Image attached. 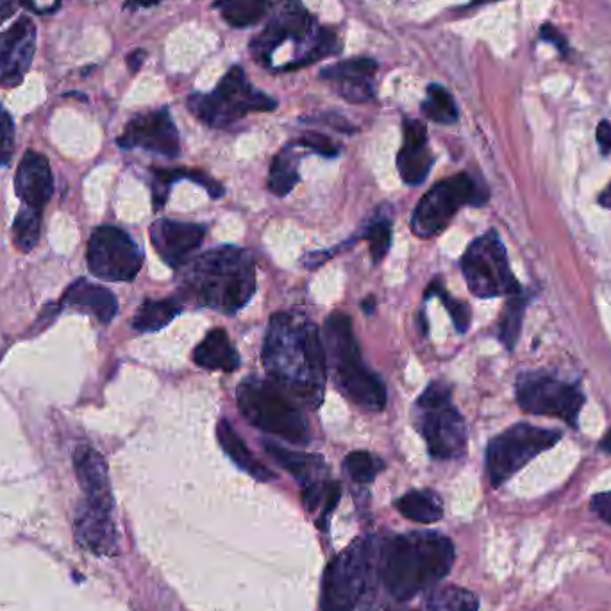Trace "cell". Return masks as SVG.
Listing matches in <instances>:
<instances>
[{
  "mask_svg": "<svg viewBox=\"0 0 611 611\" xmlns=\"http://www.w3.org/2000/svg\"><path fill=\"white\" fill-rule=\"evenodd\" d=\"M526 308H528V295L524 292L511 295L506 302V308L499 322V340L508 351H513L517 347Z\"/></svg>",
  "mask_w": 611,
  "mask_h": 611,
  "instance_id": "30",
  "label": "cell"
},
{
  "mask_svg": "<svg viewBox=\"0 0 611 611\" xmlns=\"http://www.w3.org/2000/svg\"><path fill=\"white\" fill-rule=\"evenodd\" d=\"M61 304L90 313L102 324H109L118 311L117 297L106 288L93 285L86 279H77L74 285L68 286Z\"/></svg>",
  "mask_w": 611,
  "mask_h": 611,
  "instance_id": "22",
  "label": "cell"
},
{
  "mask_svg": "<svg viewBox=\"0 0 611 611\" xmlns=\"http://www.w3.org/2000/svg\"><path fill=\"white\" fill-rule=\"evenodd\" d=\"M488 188L469 174H458L440 181L420 199L411 217V229L419 238H431L449 226L463 206H483Z\"/></svg>",
  "mask_w": 611,
  "mask_h": 611,
  "instance_id": "12",
  "label": "cell"
},
{
  "mask_svg": "<svg viewBox=\"0 0 611 611\" xmlns=\"http://www.w3.org/2000/svg\"><path fill=\"white\" fill-rule=\"evenodd\" d=\"M256 292L251 252L217 247L193 261L183 274V293L202 308L235 315Z\"/></svg>",
  "mask_w": 611,
  "mask_h": 611,
  "instance_id": "3",
  "label": "cell"
},
{
  "mask_svg": "<svg viewBox=\"0 0 611 611\" xmlns=\"http://www.w3.org/2000/svg\"><path fill=\"white\" fill-rule=\"evenodd\" d=\"M451 397L449 386L433 383L417 401L420 433L436 460H456L467 449V426L460 411L452 406Z\"/></svg>",
  "mask_w": 611,
  "mask_h": 611,
  "instance_id": "9",
  "label": "cell"
},
{
  "mask_svg": "<svg viewBox=\"0 0 611 611\" xmlns=\"http://www.w3.org/2000/svg\"><path fill=\"white\" fill-rule=\"evenodd\" d=\"M88 268L104 281H133L142 270L143 252L126 231L113 226L93 231L88 252Z\"/></svg>",
  "mask_w": 611,
  "mask_h": 611,
  "instance_id": "13",
  "label": "cell"
},
{
  "mask_svg": "<svg viewBox=\"0 0 611 611\" xmlns=\"http://www.w3.org/2000/svg\"><path fill=\"white\" fill-rule=\"evenodd\" d=\"M36 51V26L27 17L0 33V86L15 88L22 84L33 65Z\"/></svg>",
  "mask_w": 611,
  "mask_h": 611,
  "instance_id": "16",
  "label": "cell"
},
{
  "mask_svg": "<svg viewBox=\"0 0 611 611\" xmlns=\"http://www.w3.org/2000/svg\"><path fill=\"white\" fill-rule=\"evenodd\" d=\"M15 190L24 206L43 211L54 192L51 165L43 154L27 151L18 165Z\"/></svg>",
  "mask_w": 611,
  "mask_h": 611,
  "instance_id": "21",
  "label": "cell"
},
{
  "mask_svg": "<svg viewBox=\"0 0 611 611\" xmlns=\"http://www.w3.org/2000/svg\"><path fill=\"white\" fill-rule=\"evenodd\" d=\"M599 449L603 452H608L611 454V429L603 436V440L599 442Z\"/></svg>",
  "mask_w": 611,
  "mask_h": 611,
  "instance_id": "50",
  "label": "cell"
},
{
  "mask_svg": "<svg viewBox=\"0 0 611 611\" xmlns=\"http://www.w3.org/2000/svg\"><path fill=\"white\" fill-rule=\"evenodd\" d=\"M390 611H415V610H390Z\"/></svg>",
  "mask_w": 611,
  "mask_h": 611,
  "instance_id": "52",
  "label": "cell"
},
{
  "mask_svg": "<svg viewBox=\"0 0 611 611\" xmlns=\"http://www.w3.org/2000/svg\"><path fill=\"white\" fill-rule=\"evenodd\" d=\"M326 361L342 394L365 410L385 408L386 390L381 379L361 360L352 322L344 313H333L326 322Z\"/></svg>",
  "mask_w": 611,
  "mask_h": 611,
  "instance_id": "4",
  "label": "cell"
},
{
  "mask_svg": "<svg viewBox=\"0 0 611 611\" xmlns=\"http://www.w3.org/2000/svg\"><path fill=\"white\" fill-rule=\"evenodd\" d=\"M15 149V124L8 109L0 104V165H8Z\"/></svg>",
  "mask_w": 611,
  "mask_h": 611,
  "instance_id": "39",
  "label": "cell"
},
{
  "mask_svg": "<svg viewBox=\"0 0 611 611\" xmlns=\"http://www.w3.org/2000/svg\"><path fill=\"white\" fill-rule=\"evenodd\" d=\"M395 508L401 511L406 519L419 524H435L444 517L442 499L431 490L408 492L395 503Z\"/></svg>",
  "mask_w": 611,
  "mask_h": 611,
  "instance_id": "26",
  "label": "cell"
},
{
  "mask_svg": "<svg viewBox=\"0 0 611 611\" xmlns=\"http://www.w3.org/2000/svg\"><path fill=\"white\" fill-rule=\"evenodd\" d=\"M263 445L268 456L277 461L283 469L288 470L293 478L301 483L302 488L322 483V476L326 474V465L317 454L288 451L272 442H265Z\"/></svg>",
  "mask_w": 611,
  "mask_h": 611,
  "instance_id": "24",
  "label": "cell"
},
{
  "mask_svg": "<svg viewBox=\"0 0 611 611\" xmlns=\"http://www.w3.org/2000/svg\"><path fill=\"white\" fill-rule=\"evenodd\" d=\"M74 535L77 544L97 556H117L120 551L117 528L111 520V513L92 508L88 503L77 508Z\"/></svg>",
  "mask_w": 611,
  "mask_h": 611,
  "instance_id": "19",
  "label": "cell"
},
{
  "mask_svg": "<svg viewBox=\"0 0 611 611\" xmlns=\"http://www.w3.org/2000/svg\"><path fill=\"white\" fill-rule=\"evenodd\" d=\"M299 145L310 149V151L317 152L320 156H326V158L338 156V147L324 134L306 133L299 140Z\"/></svg>",
  "mask_w": 611,
  "mask_h": 611,
  "instance_id": "41",
  "label": "cell"
},
{
  "mask_svg": "<svg viewBox=\"0 0 611 611\" xmlns=\"http://www.w3.org/2000/svg\"><path fill=\"white\" fill-rule=\"evenodd\" d=\"M131 6H136V8H149V6H154V4H160L161 0H127Z\"/></svg>",
  "mask_w": 611,
  "mask_h": 611,
  "instance_id": "49",
  "label": "cell"
},
{
  "mask_svg": "<svg viewBox=\"0 0 611 611\" xmlns=\"http://www.w3.org/2000/svg\"><path fill=\"white\" fill-rule=\"evenodd\" d=\"M381 581L397 601H410L451 572L454 545L435 531L397 535L383 545Z\"/></svg>",
  "mask_w": 611,
  "mask_h": 611,
  "instance_id": "2",
  "label": "cell"
},
{
  "mask_svg": "<svg viewBox=\"0 0 611 611\" xmlns=\"http://www.w3.org/2000/svg\"><path fill=\"white\" fill-rule=\"evenodd\" d=\"M263 365L272 381L302 404L319 408L324 401L326 351L310 320L290 313L274 315L263 344Z\"/></svg>",
  "mask_w": 611,
  "mask_h": 611,
  "instance_id": "1",
  "label": "cell"
},
{
  "mask_svg": "<svg viewBox=\"0 0 611 611\" xmlns=\"http://www.w3.org/2000/svg\"><path fill=\"white\" fill-rule=\"evenodd\" d=\"M344 469L356 483H372L385 469V463L370 452H351L344 461Z\"/></svg>",
  "mask_w": 611,
  "mask_h": 611,
  "instance_id": "36",
  "label": "cell"
},
{
  "mask_svg": "<svg viewBox=\"0 0 611 611\" xmlns=\"http://www.w3.org/2000/svg\"><path fill=\"white\" fill-rule=\"evenodd\" d=\"M340 495H342V490H340V485H338V483H327L326 497H324V508H322L319 522H317L320 529H324V531H326L327 526H329V520H331V515H333V511H335L336 506H338Z\"/></svg>",
  "mask_w": 611,
  "mask_h": 611,
  "instance_id": "42",
  "label": "cell"
},
{
  "mask_svg": "<svg viewBox=\"0 0 611 611\" xmlns=\"http://www.w3.org/2000/svg\"><path fill=\"white\" fill-rule=\"evenodd\" d=\"M336 84V92L349 102H369L374 97V88L370 79H354V81H340Z\"/></svg>",
  "mask_w": 611,
  "mask_h": 611,
  "instance_id": "40",
  "label": "cell"
},
{
  "mask_svg": "<svg viewBox=\"0 0 611 611\" xmlns=\"http://www.w3.org/2000/svg\"><path fill=\"white\" fill-rule=\"evenodd\" d=\"M597 145L601 149L603 156H610L611 152V122L603 120L597 126Z\"/></svg>",
  "mask_w": 611,
  "mask_h": 611,
  "instance_id": "44",
  "label": "cell"
},
{
  "mask_svg": "<svg viewBox=\"0 0 611 611\" xmlns=\"http://www.w3.org/2000/svg\"><path fill=\"white\" fill-rule=\"evenodd\" d=\"M422 111L429 120L436 124H454L458 120V108L452 99L451 93L440 84H429L427 86V99L422 102Z\"/></svg>",
  "mask_w": 611,
  "mask_h": 611,
  "instance_id": "31",
  "label": "cell"
},
{
  "mask_svg": "<svg viewBox=\"0 0 611 611\" xmlns=\"http://www.w3.org/2000/svg\"><path fill=\"white\" fill-rule=\"evenodd\" d=\"M204 227L177 220H156L151 226V242L168 267H183L193 252L201 247Z\"/></svg>",
  "mask_w": 611,
  "mask_h": 611,
  "instance_id": "17",
  "label": "cell"
},
{
  "mask_svg": "<svg viewBox=\"0 0 611 611\" xmlns=\"http://www.w3.org/2000/svg\"><path fill=\"white\" fill-rule=\"evenodd\" d=\"M276 101L256 90L240 67L229 68L211 93H195L188 108L195 117L211 127H227L252 111H272Z\"/></svg>",
  "mask_w": 611,
  "mask_h": 611,
  "instance_id": "6",
  "label": "cell"
},
{
  "mask_svg": "<svg viewBox=\"0 0 611 611\" xmlns=\"http://www.w3.org/2000/svg\"><path fill=\"white\" fill-rule=\"evenodd\" d=\"M402 133H404V143L397 156L399 174L406 185H422L435 163L433 154L427 147L426 126L420 120L406 118Z\"/></svg>",
  "mask_w": 611,
  "mask_h": 611,
  "instance_id": "20",
  "label": "cell"
},
{
  "mask_svg": "<svg viewBox=\"0 0 611 611\" xmlns=\"http://www.w3.org/2000/svg\"><path fill=\"white\" fill-rule=\"evenodd\" d=\"M338 51H340V45H338L336 34L333 31H329V29H320L317 36L306 47V51L299 54L297 61L286 65V70H297V68L306 67V65H313L315 61L327 58V56H331V54H335Z\"/></svg>",
  "mask_w": 611,
  "mask_h": 611,
  "instance_id": "35",
  "label": "cell"
},
{
  "mask_svg": "<svg viewBox=\"0 0 611 611\" xmlns=\"http://www.w3.org/2000/svg\"><path fill=\"white\" fill-rule=\"evenodd\" d=\"M74 469L86 503L92 508L111 513L113 494L109 483L108 463L102 458L101 452L95 451L90 445H79L74 452Z\"/></svg>",
  "mask_w": 611,
  "mask_h": 611,
  "instance_id": "18",
  "label": "cell"
},
{
  "mask_svg": "<svg viewBox=\"0 0 611 611\" xmlns=\"http://www.w3.org/2000/svg\"><path fill=\"white\" fill-rule=\"evenodd\" d=\"M217 438L218 444L222 445L227 456L235 461L243 472L251 474L252 478L260 479V481L276 479V474L272 470H268L263 463L252 456V452L247 449V445L243 444L242 438L236 435L235 429L226 419L218 422Z\"/></svg>",
  "mask_w": 611,
  "mask_h": 611,
  "instance_id": "25",
  "label": "cell"
},
{
  "mask_svg": "<svg viewBox=\"0 0 611 611\" xmlns=\"http://www.w3.org/2000/svg\"><path fill=\"white\" fill-rule=\"evenodd\" d=\"M361 308L367 311L369 315H372V313H374V301H372V299H369V301L363 302V304H361Z\"/></svg>",
  "mask_w": 611,
  "mask_h": 611,
  "instance_id": "51",
  "label": "cell"
},
{
  "mask_svg": "<svg viewBox=\"0 0 611 611\" xmlns=\"http://www.w3.org/2000/svg\"><path fill=\"white\" fill-rule=\"evenodd\" d=\"M43 211L34 210L24 206L18 211L15 224H13V242L18 251L31 252L40 240V229H42Z\"/></svg>",
  "mask_w": 611,
  "mask_h": 611,
  "instance_id": "33",
  "label": "cell"
},
{
  "mask_svg": "<svg viewBox=\"0 0 611 611\" xmlns=\"http://www.w3.org/2000/svg\"><path fill=\"white\" fill-rule=\"evenodd\" d=\"M299 183V158L292 151V147H286L285 151L279 152L268 177V190L277 195L285 197L286 193L293 190V186Z\"/></svg>",
  "mask_w": 611,
  "mask_h": 611,
  "instance_id": "29",
  "label": "cell"
},
{
  "mask_svg": "<svg viewBox=\"0 0 611 611\" xmlns=\"http://www.w3.org/2000/svg\"><path fill=\"white\" fill-rule=\"evenodd\" d=\"M590 506H592V510L599 519L604 520L608 526H611V492L595 494Z\"/></svg>",
  "mask_w": 611,
  "mask_h": 611,
  "instance_id": "43",
  "label": "cell"
},
{
  "mask_svg": "<svg viewBox=\"0 0 611 611\" xmlns=\"http://www.w3.org/2000/svg\"><path fill=\"white\" fill-rule=\"evenodd\" d=\"M431 295H436L440 301L444 302V306L449 311L452 322H454L456 331L461 333V335L467 333L470 327V320H472V311H470L469 304L452 299L451 295L445 292V288L440 281H435L433 285L427 288L426 297H431Z\"/></svg>",
  "mask_w": 611,
  "mask_h": 611,
  "instance_id": "37",
  "label": "cell"
},
{
  "mask_svg": "<svg viewBox=\"0 0 611 611\" xmlns=\"http://www.w3.org/2000/svg\"><path fill=\"white\" fill-rule=\"evenodd\" d=\"M193 361L206 370L235 372L240 367V356L224 329H213L193 351Z\"/></svg>",
  "mask_w": 611,
  "mask_h": 611,
  "instance_id": "23",
  "label": "cell"
},
{
  "mask_svg": "<svg viewBox=\"0 0 611 611\" xmlns=\"http://www.w3.org/2000/svg\"><path fill=\"white\" fill-rule=\"evenodd\" d=\"M181 313V304L176 299L143 302L140 310L134 315L133 326L142 333H154L168 326Z\"/></svg>",
  "mask_w": 611,
  "mask_h": 611,
  "instance_id": "28",
  "label": "cell"
},
{
  "mask_svg": "<svg viewBox=\"0 0 611 611\" xmlns=\"http://www.w3.org/2000/svg\"><path fill=\"white\" fill-rule=\"evenodd\" d=\"M374 542L356 540L327 565L322 581V611H354L369 588Z\"/></svg>",
  "mask_w": 611,
  "mask_h": 611,
  "instance_id": "11",
  "label": "cell"
},
{
  "mask_svg": "<svg viewBox=\"0 0 611 611\" xmlns=\"http://www.w3.org/2000/svg\"><path fill=\"white\" fill-rule=\"evenodd\" d=\"M376 70L377 63L374 59H345V61L324 68L320 72V77L331 81V83H340V81H354V79H372Z\"/></svg>",
  "mask_w": 611,
  "mask_h": 611,
  "instance_id": "34",
  "label": "cell"
},
{
  "mask_svg": "<svg viewBox=\"0 0 611 611\" xmlns=\"http://www.w3.org/2000/svg\"><path fill=\"white\" fill-rule=\"evenodd\" d=\"M122 149H145L167 158H177L181 152L179 133L167 108L134 117L118 138Z\"/></svg>",
  "mask_w": 611,
  "mask_h": 611,
  "instance_id": "15",
  "label": "cell"
},
{
  "mask_svg": "<svg viewBox=\"0 0 611 611\" xmlns=\"http://www.w3.org/2000/svg\"><path fill=\"white\" fill-rule=\"evenodd\" d=\"M561 440V431L519 422L490 440L486 447V472L494 488L504 485L538 454Z\"/></svg>",
  "mask_w": 611,
  "mask_h": 611,
  "instance_id": "8",
  "label": "cell"
},
{
  "mask_svg": "<svg viewBox=\"0 0 611 611\" xmlns=\"http://www.w3.org/2000/svg\"><path fill=\"white\" fill-rule=\"evenodd\" d=\"M476 595L460 586H444L427 599L426 611H478Z\"/></svg>",
  "mask_w": 611,
  "mask_h": 611,
  "instance_id": "32",
  "label": "cell"
},
{
  "mask_svg": "<svg viewBox=\"0 0 611 611\" xmlns=\"http://www.w3.org/2000/svg\"><path fill=\"white\" fill-rule=\"evenodd\" d=\"M236 401L243 417L268 435H276L290 444H310V427L301 411L285 395L261 379H245L236 390Z\"/></svg>",
  "mask_w": 611,
  "mask_h": 611,
  "instance_id": "5",
  "label": "cell"
},
{
  "mask_svg": "<svg viewBox=\"0 0 611 611\" xmlns=\"http://www.w3.org/2000/svg\"><path fill=\"white\" fill-rule=\"evenodd\" d=\"M15 11V0H0V24H4Z\"/></svg>",
  "mask_w": 611,
  "mask_h": 611,
  "instance_id": "47",
  "label": "cell"
},
{
  "mask_svg": "<svg viewBox=\"0 0 611 611\" xmlns=\"http://www.w3.org/2000/svg\"><path fill=\"white\" fill-rule=\"evenodd\" d=\"M461 270L470 292L479 299L522 293V286L511 272L503 238L494 229L470 243L461 258Z\"/></svg>",
  "mask_w": 611,
  "mask_h": 611,
  "instance_id": "7",
  "label": "cell"
},
{
  "mask_svg": "<svg viewBox=\"0 0 611 611\" xmlns=\"http://www.w3.org/2000/svg\"><path fill=\"white\" fill-rule=\"evenodd\" d=\"M540 36L544 38L545 42L553 43L554 47L558 49V51L567 52V40H565V36L553 26H544L540 29Z\"/></svg>",
  "mask_w": 611,
  "mask_h": 611,
  "instance_id": "45",
  "label": "cell"
},
{
  "mask_svg": "<svg viewBox=\"0 0 611 611\" xmlns=\"http://www.w3.org/2000/svg\"><path fill=\"white\" fill-rule=\"evenodd\" d=\"M313 18L299 0H281L272 13L267 27L251 43V52L260 63L268 65L272 54L281 43L292 38L306 42L311 36Z\"/></svg>",
  "mask_w": 611,
  "mask_h": 611,
  "instance_id": "14",
  "label": "cell"
},
{
  "mask_svg": "<svg viewBox=\"0 0 611 611\" xmlns=\"http://www.w3.org/2000/svg\"><path fill=\"white\" fill-rule=\"evenodd\" d=\"M143 59H145V52L143 51H134L127 56V65H129V70L131 72H138L140 67H142Z\"/></svg>",
  "mask_w": 611,
  "mask_h": 611,
  "instance_id": "46",
  "label": "cell"
},
{
  "mask_svg": "<svg viewBox=\"0 0 611 611\" xmlns=\"http://www.w3.org/2000/svg\"><path fill=\"white\" fill-rule=\"evenodd\" d=\"M599 204H601L603 208H608V210H611V183L608 185V188H606V190L599 195Z\"/></svg>",
  "mask_w": 611,
  "mask_h": 611,
  "instance_id": "48",
  "label": "cell"
},
{
  "mask_svg": "<svg viewBox=\"0 0 611 611\" xmlns=\"http://www.w3.org/2000/svg\"><path fill=\"white\" fill-rule=\"evenodd\" d=\"M365 240L369 242L370 258L379 263L386 256L392 243V226L386 218H379L365 229Z\"/></svg>",
  "mask_w": 611,
  "mask_h": 611,
  "instance_id": "38",
  "label": "cell"
},
{
  "mask_svg": "<svg viewBox=\"0 0 611 611\" xmlns=\"http://www.w3.org/2000/svg\"><path fill=\"white\" fill-rule=\"evenodd\" d=\"M515 397L520 410L536 417H553L578 427L579 413L586 397L579 383L549 374L545 370H528L517 377Z\"/></svg>",
  "mask_w": 611,
  "mask_h": 611,
  "instance_id": "10",
  "label": "cell"
},
{
  "mask_svg": "<svg viewBox=\"0 0 611 611\" xmlns=\"http://www.w3.org/2000/svg\"><path fill=\"white\" fill-rule=\"evenodd\" d=\"M272 0H215V8L220 11L227 24L236 29L256 26L267 15Z\"/></svg>",
  "mask_w": 611,
  "mask_h": 611,
  "instance_id": "27",
  "label": "cell"
}]
</instances>
